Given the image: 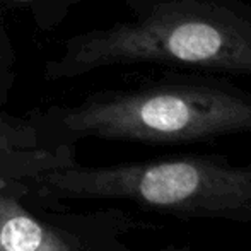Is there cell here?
Wrapping results in <instances>:
<instances>
[{
    "instance_id": "2",
    "label": "cell",
    "mask_w": 251,
    "mask_h": 251,
    "mask_svg": "<svg viewBox=\"0 0 251 251\" xmlns=\"http://www.w3.org/2000/svg\"><path fill=\"white\" fill-rule=\"evenodd\" d=\"M65 122L84 135L155 146L251 137V89L229 75L178 70L93 100Z\"/></svg>"
},
{
    "instance_id": "4",
    "label": "cell",
    "mask_w": 251,
    "mask_h": 251,
    "mask_svg": "<svg viewBox=\"0 0 251 251\" xmlns=\"http://www.w3.org/2000/svg\"><path fill=\"white\" fill-rule=\"evenodd\" d=\"M0 251H74L12 197H0Z\"/></svg>"
},
{
    "instance_id": "3",
    "label": "cell",
    "mask_w": 251,
    "mask_h": 251,
    "mask_svg": "<svg viewBox=\"0 0 251 251\" xmlns=\"http://www.w3.org/2000/svg\"><path fill=\"white\" fill-rule=\"evenodd\" d=\"M50 197L128 200L179 219L251 224V161L222 154H183L106 168L45 169L33 178Z\"/></svg>"
},
{
    "instance_id": "6",
    "label": "cell",
    "mask_w": 251,
    "mask_h": 251,
    "mask_svg": "<svg viewBox=\"0 0 251 251\" xmlns=\"http://www.w3.org/2000/svg\"><path fill=\"white\" fill-rule=\"evenodd\" d=\"M17 2H29V0H17Z\"/></svg>"
},
{
    "instance_id": "1",
    "label": "cell",
    "mask_w": 251,
    "mask_h": 251,
    "mask_svg": "<svg viewBox=\"0 0 251 251\" xmlns=\"http://www.w3.org/2000/svg\"><path fill=\"white\" fill-rule=\"evenodd\" d=\"M132 19L82 45L87 67L157 63L173 70L251 77L248 0H130Z\"/></svg>"
},
{
    "instance_id": "5",
    "label": "cell",
    "mask_w": 251,
    "mask_h": 251,
    "mask_svg": "<svg viewBox=\"0 0 251 251\" xmlns=\"http://www.w3.org/2000/svg\"><path fill=\"white\" fill-rule=\"evenodd\" d=\"M7 154V147L3 146V142L0 140V162H2V159H3V155Z\"/></svg>"
}]
</instances>
